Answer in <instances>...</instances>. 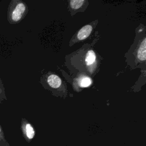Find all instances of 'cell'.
<instances>
[{
  "instance_id": "10",
  "label": "cell",
  "mask_w": 146,
  "mask_h": 146,
  "mask_svg": "<svg viewBox=\"0 0 146 146\" xmlns=\"http://www.w3.org/2000/svg\"><path fill=\"white\" fill-rule=\"evenodd\" d=\"M85 2V1H71L70 5L72 9L76 10L79 9Z\"/></svg>"
},
{
  "instance_id": "3",
  "label": "cell",
  "mask_w": 146,
  "mask_h": 146,
  "mask_svg": "<svg viewBox=\"0 0 146 146\" xmlns=\"http://www.w3.org/2000/svg\"><path fill=\"white\" fill-rule=\"evenodd\" d=\"M92 30V27L90 25H87L83 26L78 31L76 36L77 40L80 41L86 39L90 35Z\"/></svg>"
},
{
  "instance_id": "1",
  "label": "cell",
  "mask_w": 146,
  "mask_h": 146,
  "mask_svg": "<svg viewBox=\"0 0 146 146\" xmlns=\"http://www.w3.org/2000/svg\"><path fill=\"white\" fill-rule=\"evenodd\" d=\"M28 7L26 3L21 0H11L8 6L7 19L10 24L19 23L27 15Z\"/></svg>"
},
{
  "instance_id": "9",
  "label": "cell",
  "mask_w": 146,
  "mask_h": 146,
  "mask_svg": "<svg viewBox=\"0 0 146 146\" xmlns=\"http://www.w3.org/2000/svg\"><path fill=\"white\" fill-rule=\"evenodd\" d=\"M0 146H11L5 136L2 127L0 125Z\"/></svg>"
},
{
  "instance_id": "5",
  "label": "cell",
  "mask_w": 146,
  "mask_h": 146,
  "mask_svg": "<svg viewBox=\"0 0 146 146\" xmlns=\"http://www.w3.org/2000/svg\"><path fill=\"white\" fill-rule=\"evenodd\" d=\"M145 38H144L137 50V58L140 61L145 60Z\"/></svg>"
},
{
  "instance_id": "8",
  "label": "cell",
  "mask_w": 146,
  "mask_h": 146,
  "mask_svg": "<svg viewBox=\"0 0 146 146\" xmlns=\"http://www.w3.org/2000/svg\"><path fill=\"white\" fill-rule=\"evenodd\" d=\"M7 100V97L5 93V89L3 83L0 78V104L3 103V102Z\"/></svg>"
},
{
  "instance_id": "2",
  "label": "cell",
  "mask_w": 146,
  "mask_h": 146,
  "mask_svg": "<svg viewBox=\"0 0 146 146\" xmlns=\"http://www.w3.org/2000/svg\"><path fill=\"white\" fill-rule=\"evenodd\" d=\"M21 130L22 136L26 142L30 143L35 135V131L33 125L25 118L22 119Z\"/></svg>"
},
{
  "instance_id": "6",
  "label": "cell",
  "mask_w": 146,
  "mask_h": 146,
  "mask_svg": "<svg viewBox=\"0 0 146 146\" xmlns=\"http://www.w3.org/2000/svg\"><path fill=\"white\" fill-rule=\"evenodd\" d=\"M77 84L80 87H87L92 84V80L88 76H82L78 79Z\"/></svg>"
},
{
  "instance_id": "7",
  "label": "cell",
  "mask_w": 146,
  "mask_h": 146,
  "mask_svg": "<svg viewBox=\"0 0 146 146\" xmlns=\"http://www.w3.org/2000/svg\"><path fill=\"white\" fill-rule=\"evenodd\" d=\"M96 59V57L95 52L93 50H90L87 52L85 56L84 61L87 66H90L95 63Z\"/></svg>"
},
{
  "instance_id": "4",
  "label": "cell",
  "mask_w": 146,
  "mask_h": 146,
  "mask_svg": "<svg viewBox=\"0 0 146 146\" xmlns=\"http://www.w3.org/2000/svg\"><path fill=\"white\" fill-rule=\"evenodd\" d=\"M47 83L50 87L54 88L59 87L62 84L60 78L56 75L51 74L47 78Z\"/></svg>"
}]
</instances>
